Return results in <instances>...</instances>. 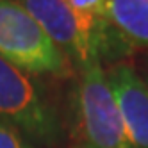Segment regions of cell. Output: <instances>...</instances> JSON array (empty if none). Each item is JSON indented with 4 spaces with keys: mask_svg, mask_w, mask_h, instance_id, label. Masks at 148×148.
Masks as SVG:
<instances>
[{
    "mask_svg": "<svg viewBox=\"0 0 148 148\" xmlns=\"http://www.w3.org/2000/svg\"><path fill=\"white\" fill-rule=\"evenodd\" d=\"M0 57L29 75L70 77L71 61L16 0H0Z\"/></svg>",
    "mask_w": 148,
    "mask_h": 148,
    "instance_id": "4",
    "label": "cell"
},
{
    "mask_svg": "<svg viewBox=\"0 0 148 148\" xmlns=\"http://www.w3.org/2000/svg\"><path fill=\"white\" fill-rule=\"evenodd\" d=\"M0 148H36L14 125L0 118Z\"/></svg>",
    "mask_w": 148,
    "mask_h": 148,
    "instance_id": "7",
    "label": "cell"
},
{
    "mask_svg": "<svg viewBox=\"0 0 148 148\" xmlns=\"http://www.w3.org/2000/svg\"><path fill=\"white\" fill-rule=\"evenodd\" d=\"M68 2L82 14L107 22V18H105V0H68Z\"/></svg>",
    "mask_w": 148,
    "mask_h": 148,
    "instance_id": "8",
    "label": "cell"
},
{
    "mask_svg": "<svg viewBox=\"0 0 148 148\" xmlns=\"http://www.w3.org/2000/svg\"><path fill=\"white\" fill-rule=\"evenodd\" d=\"M105 18L127 47H148V0H105Z\"/></svg>",
    "mask_w": 148,
    "mask_h": 148,
    "instance_id": "6",
    "label": "cell"
},
{
    "mask_svg": "<svg viewBox=\"0 0 148 148\" xmlns=\"http://www.w3.org/2000/svg\"><path fill=\"white\" fill-rule=\"evenodd\" d=\"M70 137L73 148H127L123 120L102 61L79 68L71 97Z\"/></svg>",
    "mask_w": 148,
    "mask_h": 148,
    "instance_id": "1",
    "label": "cell"
},
{
    "mask_svg": "<svg viewBox=\"0 0 148 148\" xmlns=\"http://www.w3.org/2000/svg\"><path fill=\"white\" fill-rule=\"evenodd\" d=\"M34 16L73 66L102 61L120 48L121 39L107 22L82 14L68 0H16Z\"/></svg>",
    "mask_w": 148,
    "mask_h": 148,
    "instance_id": "2",
    "label": "cell"
},
{
    "mask_svg": "<svg viewBox=\"0 0 148 148\" xmlns=\"http://www.w3.org/2000/svg\"><path fill=\"white\" fill-rule=\"evenodd\" d=\"M107 73L118 103L127 148H148V84L130 64H112Z\"/></svg>",
    "mask_w": 148,
    "mask_h": 148,
    "instance_id": "5",
    "label": "cell"
},
{
    "mask_svg": "<svg viewBox=\"0 0 148 148\" xmlns=\"http://www.w3.org/2000/svg\"><path fill=\"white\" fill-rule=\"evenodd\" d=\"M0 118L36 146L61 148L66 141L64 125L54 105L29 73L4 57H0Z\"/></svg>",
    "mask_w": 148,
    "mask_h": 148,
    "instance_id": "3",
    "label": "cell"
}]
</instances>
